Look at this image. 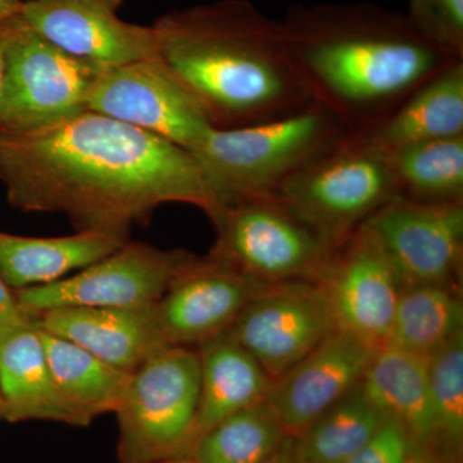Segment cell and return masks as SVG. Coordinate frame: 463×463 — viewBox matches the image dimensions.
Listing matches in <instances>:
<instances>
[{
  "label": "cell",
  "instance_id": "obj_6",
  "mask_svg": "<svg viewBox=\"0 0 463 463\" xmlns=\"http://www.w3.org/2000/svg\"><path fill=\"white\" fill-rule=\"evenodd\" d=\"M199 350L170 345L137 368L115 414L120 463H151L188 455L197 407Z\"/></svg>",
  "mask_w": 463,
  "mask_h": 463
},
{
  "label": "cell",
  "instance_id": "obj_14",
  "mask_svg": "<svg viewBox=\"0 0 463 463\" xmlns=\"http://www.w3.org/2000/svg\"><path fill=\"white\" fill-rule=\"evenodd\" d=\"M264 286L213 255L188 252L155 316L167 343L200 345L224 334Z\"/></svg>",
  "mask_w": 463,
  "mask_h": 463
},
{
  "label": "cell",
  "instance_id": "obj_12",
  "mask_svg": "<svg viewBox=\"0 0 463 463\" xmlns=\"http://www.w3.org/2000/svg\"><path fill=\"white\" fill-rule=\"evenodd\" d=\"M335 330L327 298L313 281L265 285L225 334L270 380L291 370Z\"/></svg>",
  "mask_w": 463,
  "mask_h": 463
},
{
  "label": "cell",
  "instance_id": "obj_26",
  "mask_svg": "<svg viewBox=\"0 0 463 463\" xmlns=\"http://www.w3.org/2000/svg\"><path fill=\"white\" fill-rule=\"evenodd\" d=\"M388 156L398 197L421 203L463 201V136L417 143Z\"/></svg>",
  "mask_w": 463,
  "mask_h": 463
},
{
  "label": "cell",
  "instance_id": "obj_18",
  "mask_svg": "<svg viewBox=\"0 0 463 463\" xmlns=\"http://www.w3.org/2000/svg\"><path fill=\"white\" fill-rule=\"evenodd\" d=\"M129 231H76L71 236L25 237L0 232V277L12 289L48 285L123 248Z\"/></svg>",
  "mask_w": 463,
  "mask_h": 463
},
{
  "label": "cell",
  "instance_id": "obj_15",
  "mask_svg": "<svg viewBox=\"0 0 463 463\" xmlns=\"http://www.w3.org/2000/svg\"><path fill=\"white\" fill-rule=\"evenodd\" d=\"M108 0H26L23 21L54 47L109 69L158 57L154 26L125 23Z\"/></svg>",
  "mask_w": 463,
  "mask_h": 463
},
{
  "label": "cell",
  "instance_id": "obj_34",
  "mask_svg": "<svg viewBox=\"0 0 463 463\" xmlns=\"http://www.w3.org/2000/svg\"><path fill=\"white\" fill-rule=\"evenodd\" d=\"M265 463H304L301 461V459H298L297 455H295L294 452H292L291 448V439H288L286 440V443L283 444V447L281 449L279 450V452L276 453L272 457V458L269 459V461H267Z\"/></svg>",
  "mask_w": 463,
  "mask_h": 463
},
{
  "label": "cell",
  "instance_id": "obj_25",
  "mask_svg": "<svg viewBox=\"0 0 463 463\" xmlns=\"http://www.w3.org/2000/svg\"><path fill=\"white\" fill-rule=\"evenodd\" d=\"M452 288L425 285L402 288L383 345L429 358L462 332V298Z\"/></svg>",
  "mask_w": 463,
  "mask_h": 463
},
{
  "label": "cell",
  "instance_id": "obj_20",
  "mask_svg": "<svg viewBox=\"0 0 463 463\" xmlns=\"http://www.w3.org/2000/svg\"><path fill=\"white\" fill-rule=\"evenodd\" d=\"M0 394L9 422L80 426L52 374L38 326L0 341Z\"/></svg>",
  "mask_w": 463,
  "mask_h": 463
},
{
  "label": "cell",
  "instance_id": "obj_37",
  "mask_svg": "<svg viewBox=\"0 0 463 463\" xmlns=\"http://www.w3.org/2000/svg\"><path fill=\"white\" fill-rule=\"evenodd\" d=\"M5 402H3L2 394H0V420H5Z\"/></svg>",
  "mask_w": 463,
  "mask_h": 463
},
{
  "label": "cell",
  "instance_id": "obj_5",
  "mask_svg": "<svg viewBox=\"0 0 463 463\" xmlns=\"http://www.w3.org/2000/svg\"><path fill=\"white\" fill-rule=\"evenodd\" d=\"M274 196L332 249L398 197L388 155L349 133L279 185Z\"/></svg>",
  "mask_w": 463,
  "mask_h": 463
},
{
  "label": "cell",
  "instance_id": "obj_8",
  "mask_svg": "<svg viewBox=\"0 0 463 463\" xmlns=\"http://www.w3.org/2000/svg\"><path fill=\"white\" fill-rule=\"evenodd\" d=\"M0 47L3 129H32L85 111L91 84L105 70L54 47L23 20L0 33Z\"/></svg>",
  "mask_w": 463,
  "mask_h": 463
},
{
  "label": "cell",
  "instance_id": "obj_29",
  "mask_svg": "<svg viewBox=\"0 0 463 463\" xmlns=\"http://www.w3.org/2000/svg\"><path fill=\"white\" fill-rule=\"evenodd\" d=\"M408 21L439 50L463 60V0H410Z\"/></svg>",
  "mask_w": 463,
  "mask_h": 463
},
{
  "label": "cell",
  "instance_id": "obj_7",
  "mask_svg": "<svg viewBox=\"0 0 463 463\" xmlns=\"http://www.w3.org/2000/svg\"><path fill=\"white\" fill-rule=\"evenodd\" d=\"M213 223L210 255L265 285L316 282L335 251L274 194L228 203Z\"/></svg>",
  "mask_w": 463,
  "mask_h": 463
},
{
  "label": "cell",
  "instance_id": "obj_11",
  "mask_svg": "<svg viewBox=\"0 0 463 463\" xmlns=\"http://www.w3.org/2000/svg\"><path fill=\"white\" fill-rule=\"evenodd\" d=\"M364 227L388 258L402 288L455 285L463 261V201L395 197Z\"/></svg>",
  "mask_w": 463,
  "mask_h": 463
},
{
  "label": "cell",
  "instance_id": "obj_4",
  "mask_svg": "<svg viewBox=\"0 0 463 463\" xmlns=\"http://www.w3.org/2000/svg\"><path fill=\"white\" fill-rule=\"evenodd\" d=\"M349 133L339 116L313 100L261 123L213 128L191 152L223 209L236 201L272 196L292 174Z\"/></svg>",
  "mask_w": 463,
  "mask_h": 463
},
{
  "label": "cell",
  "instance_id": "obj_35",
  "mask_svg": "<svg viewBox=\"0 0 463 463\" xmlns=\"http://www.w3.org/2000/svg\"><path fill=\"white\" fill-rule=\"evenodd\" d=\"M3 83H5V56L0 47V103H2Z\"/></svg>",
  "mask_w": 463,
  "mask_h": 463
},
{
  "label": "cell",
  "instance_id": "obj_24",
  "mask_svg": "<svg viewBox=\"0 0 463 463\" xmlns=\"http://www.w3.org/2000/svg\"><path fill=\"white\" fill-rule=\"evenodd\" d=\"M386 417L359 383L291 439L304 463H344L376 434Z\"/></svg>",
  "mask_w": 463,
  "mask_h": 463
},
{
  "label": "cell",
  "instance_id": "obj_22",
  "mask_svg": "<svg viewBox=\"0 0 463 463\" xmlns=\"http://www.w3.org/2000/svg\"><path fill=\"white\" fill-rule=\"evenodd\" d=\"M361 383L383 416L402 423L414 443L438 449L429 358L394 346H380Z\"/></svg>",
  "mask_w": 463,
  "mask_h": 463
},
{
  "label": "cell",
  "instance_id": "obj_13",
  "mask_svg": "<svg viewBox=\"0 0 463 463\" xmlns=\"http://www.w3.org/2000/svg\"><path fill=\"white\" fill-rule=\"evenodd\" d=\"M316 282L327 298L335 330L376 349L385 344L402 288L364 225L335 250Z\"/></svg>",
  "mask_w": 463,
  "mask_h": 463
},
{
  "label": "cell",
  "instance_id": "obj_2",
  "mask_svg": "<svg viewBox=\"0 0 463 463\" xmlns=\"http://www.w3.org/2000/svg\"><path fill=\"white\" fill-rule=\"evenodd\" d=\"M158 57L213 127H245L312 103L283 25L243 0L170 12L154 25Z\"/></svg>",
  "mask_w": 463,
  "mask_h": 463
},
{
  "label": "cell",
  "instance_id": "obj_30",
  "mask_svg": "<svg viewBox=\"0 0 463 463\" xmlns=\"http://www.w3.org/2000/svg\"><path fill=\"white\" fill-rule=\"evenodd\" d=\"M411 443L404 426L386 419L376 434L344 463H404Z\"/></svg>",
  "mask_w": 463,
  "mask_h": 463
},
{
  "label": "cell",
  "instance_id": "obj_33",
  "mask_svg": "<svg viewBox=\"0 0 463 463\" xmlns=\"http://www.w3.org/2000/svg\"><path fill=\"white\" fill-rule=\"evenodd\" d=\"M24 0H0V33L23 20Z\"/></svg>",
  "mask_w": 463,
  "mask_h": 463
},
{
  "label": "cell",
  "instance_id": "obj_9",
  "mask_svg": "<svg viewBox=\"0 0 463 463\" xmlns=\"http://www.w3.org/2000/svg\"><path fill=\"white\" fill-rule=\"evenodd\" d=\"M187 254L128 241L75 276L14 291L24 310L36 319L58 307L149 309L163 297Z\"/></svg>",
  "mask_w": 463,
  "mask_h": 463
},
{
  "label": "cell",
  "instance_id": "obj_16",
  "mask_svg": "<svg viewBox=\"0 0 463 463\" xmlns=\"http://www.w3.org/2000/svg\"><path fill=\"white\" fill-rule=\"evenodd\" d=\"M377 349L334 330L291 370L273 380L265 401L276 411L286 435L297 438L358 385Z\"/></svg>",
  "mask_w": 463,
  "mask_h": 463
},
{
  "label": "cell",
  "instance_id": "obj_32",
  "mask_svg": "<svg viewBox=\"0 0 463 463\" xmlns=\"http://www.w3.org/2000/svg\"><path fill=\"white\" fill-rule=\"evenodd\" d=\"M404 463H455L435 447L411 443L410 452Z\"/></svg>",
  "mask_w": 463,
  "mask_h": 463
},
{
  "label": "cell",
  "instance_id": "obj_21",
  "mask_svg": "<svg viewBox=\"0 0 463 463\" xmlns=\"http://www.w3.org/2000/svg\"><path fill=\"white\" fill-rule=\"evenodd\" d=\"M199 355L200 399L188 455L216 423L264 401L272 383L260 364L225 332L200 344Z\"/></svg>",
  "mask_w": 463,
  "mask_h": 463
},
{
  "label": "cell",
  "instance_id": "obj_27",
  "mask_svg": "<svg viewBox=\"0 0 463 463\" xmlns=\"http://www.w3.org/2000/svg\"><path fill=\"white\" fill-rule=\"evenodd\" d=\"M288 439L276 411L264 399L216 423L188 457L196 463H265Z\"/></svg>",
  "mask_w": 463,
  "mask_h": 463
},
{
  "label": "cell",
  "instance_id": "obj_1",
  "mask_svg": "<svg viewBox=\"0 0 463 463\" xmlns=\"http://www.w3.org/2000/svg\"><path fill=\"white\" fill-rule=\"evenodd\" d=\"M0 181L12 206L62 213L76 231H130L164 203L222 205L188 149L123 121L85 111L54 123L0 128Z\"/></svg>",
  "mask_w": 463,
  "mask_h": 463
},
{
  "label": "cell",
  "instance_id": "obj_19",
  "mask_svg": "<svg viewBox=\"0 0 463 463\" xmlns=\"http://www.w3.org/2000/svg\"><path fill=\"white\" fill-rule=\"evenodd\" d=\"M359 134L385 155L417 143L463 136V60L444 67L394 111Z\"/></svg>",
  "mask_w": 463,
  "mask_h": 463
},
{
  "label": "cell",
  "instance_id": "obj_17",
  "mask_svg": "<svg viewBox=\"0 0 463 463\" xmlns=\"http://www.w3.org/2000/svg\"><path fill=\"white\" fill-rule=\"evenodd\" d=\"M38 327L129 373L172 345L161 332L154 307H58L42 313Z\"/></svg>",
  "mask_w": 463,
  "mask_h": 463
},
{
  "label": "cell",
  "instance_id": "obj_38",
  "mask_svg": "<svg viewBox=\"0 0 463 463\" xmlns=\"http://www.w3.org/2000/svg\"><path fill=\"white\" fill-rule=\"evenodd\" d=\"M108 2L112 3V5H118V7L121 5V0H108Z\"/></svg>",
  "mask_w": 463,
  "mask_h": 463
},
{
  "label": "cell",
  "instance_id": "obj_28",
  "mask_svg": "<svg viewBox=\"0 0 463 463\" xmlns=\"http://www.w3.org/2000/svg\"><path fill=\"white\" fill-rule=\"evenodd\" d=\"M429 377L438 449L450 461L462 463L463 331L429 356Z\"/></svg>",
  "mask_w": 463,
  "mask_h": 463
},
{
  "label": "cell",
  "instance_id": "obj_10",
  "mask_svg": "<svg viewBox=\"0 0 463 463\" xmlns=\"http://www.w3.org/2000/svg\"><path fill=\"white\" fill-rule=\"evenodd\" d=\"M85 109L139 128L188 151L214 128L160 57L102 70L91 84Z\"/></svg>",
  "mask_w": 463,
  "mask_h": 463
},
{
  "label": "cell",
  "instance_id": "obj_23",
  "mask_svg": "<svg viewBox=\"0 0 463 463\" xmlns=\"http://www.w3.org/2000/svg\"><path fill=\"white\" fill-rule=\"evenodd\" d=\"M41 337L52 374L80 426L105 413H115L129 373L106 364L83 347L42 331Z\"/></svg>",
  "mask_w": 463,
  "mask_h": 463
},
{
  "label": "cell",
  "instance_id": "obj_31",
  "mask_svg": "<svg viewBox=\"0 0 463 463\" xmlns=\"http://www.w3.org/2000/svg\"><path fill=\"white\" fill-rule=\"evenodd\" d=\"M36 326L38 319L24 310L14 289L0 277V341Z\"/></svg>",
  "mask_w": 463,
  "mask_h": 463
},
{
  "label": "cell",
  "instance_id": "obj_3",
  "mask_svg": "<svg viewBox=\"0 0 463 463\" xmlns=\"http://www.w3.org/2000/svg\"><path fill=\"white\" fill-rule=\"evenodd\" d=\"M289 53L313 99L352 133L370 129L457 58L399 21L319 12L283 25Z\"/></svg>",
  "mask_w": 463,
  "mask_h": 463
},
{
  "label": "cell",
  "instance_id": "obj_36",
  "mask_svg": "<svg viewBox=\"0 0 463 463\" xmlns=\"http://www.w3.org/2000/svg\"><path fill=\"white\" fill-rule=\"evenodd\" d=\"M151 463H196L194 461V459L191 458V457L184 456V457H174V458H167L163 459V461H156V462H151Z\"/></svg>",
  "mask_w": 463,
  "mask_h": 463
}]
</instances>
